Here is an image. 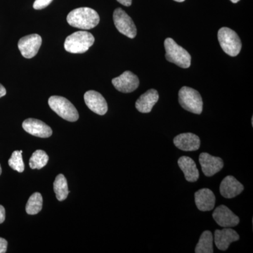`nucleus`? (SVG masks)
<instances>
[{
	"label": "nucleus",
	"mask_w": 253,
	"mask_h": 253,
	"mask_svg": "<svg viewBox=\"0 0 253 253\" xmlns=\"http://www.w3.org/2000/svg\"><path fill=\"white\" fill-rule=\"evenodd\" d=\"M67 21L73 27L89 30L99 24L100 18L95 10L89 7H81L71 11L67 16Z\"/></svg>",
	"instance_id": "f257e3e1"
},
{
	"label": "nucleus",
	"mask_w": 253,
	"mask_h": 253,
	"mask_svg": "<svg viewBox=\"0 0 253 253\" xmlns=\"http://www.w3.org/2000/svg\"><path fill=\"white\" fill-rule=\"evenodd\" d=\"M94 37L86 31H78L68 36L64 43L65 49L72 54L86 52L94 43Z\"/></svg>",
	"instance_id": "f03ea898"
},
{
	"label": "nucleus",
	"mask_w": 253,
	"mask_h": 253,
	"mask_svg": "<svg viewBox=\"0 0 253 253\" xmlns=\"http://www.w3.org/2000/svg\"><path fill=\"white\" fill-rule=\"evenodd\" d=\"M166 58L169 62L177 65L179 67L188 68L191 66V56L182 46L178 45L172 38L165 41Z\"/></svg>",
	"instance_id": "7ed1b4c3"
},
{
	"label": "nucleus",
	"mask_w": 253,
	"mask_h": 253,
	"mask_svg": "<svg viewBox=\"0 0 253 253\" xmlns=\"http://www.w3.org/2000/svg\"><path fill=\"white\" fill-rule=\"evenodd\" d=\"M179 103L189 112L200 115L203 111L202 97L199 91L189 86H183L179 91Z\"/></svg>",
	"instance_id": "20e7f679"
},
{
	"label": "nucleus",
	"mask_w": 253,
	"mask_h": 253,
	"mask_svg": "<svg viewBox=\"0 0 253 253\" xmlns=\"http://www.w3.org/2000/svg\"><path fill=\"white\" fill-rule=\"evenodd\" d=\"M49 107L58 116L69 122H76L79 118V113L72 103L66 98L60 96H52L48 101Z\"/></svg>",
	"instance_id": "39448f33"
},
{
	"label": "nucleus",
	"mask_w": 253,
	"mask_h": 253,
	"mask_svg": "<svg viewBox=\"0 0 253 253\" xmlns=\"http://www.w3.org/2000/svg\"><path fill=\"white\" fill-rule=\"evenodd\" d=\"M218 41L221 49L231 56H236L242 48V43L237 33L229 28H221L218 31Z\"/></svg>",
	"instance_id": "423d86ee"
},
{
	"label": "nucleus",
	"mask_w": 253,
	"mask_h": 253,
	"mask_svg": "<svg viewBox=\"0 0 253 253\" xmlns=\"http://www.w3.org/2000/svg\"><path fill=\"white\" fill-rule=\"evenodd\" d=\"M113 21L118 31L129 38H135L136 28L130 16L121 8H118L113 13Z\"/></svg>",
	"instance_id": "0eeeda50"
},
{
	"label": "nucleus",
	"mask_w": 253,
	"mask_h": 253,
	"mask_svg": "<svg viewBox=\"0 0 253 253\" xmlns=\"http://www.w3.org/2000/svg\"><path fill=\"white\" fill-rule=\"evenodd\" d=\"M41 44V36L38 34H32L21 38L18 41V46L23 57L32 59L38 54Z\"/></svg>",
	"instance_id": "6e6552de"
},
{
	"label": "nucleus",
	"mask_w": 253,
	"mask_h": 253,
	"mask_svg": "<svg viewBox=\"0 0 253 253\" xmlns=\"http://www.w3.org/2000/svg\"><path fill=\"white\" fill-rule=\"evenodd\" d=\"M112 84L121 92L130 93L137 89L139 85V80L134 73L126 71L119 77L113 78Z\"/></svg>",
	"instance_id": "1a4fd4ad"
},
{
	"label": "nucleus",
	"mask_w": 253,
	"mask_h": 253,
	"mask_svg": "<svg viewBox=\"0 0 253 253\" xmlns=\"http://www.w3.org/2000/svg\"><path fill=\"white\" fill-rule=\"evenodd\" d=\"M213 219L218 225L224 228H231L239 224L240 219L229 208L221 205L212 213Z\"/></svg>",
	"instance_id": "9d476101"
},
{
	"label": "nucleus",
	"mask_w": 253,
	"mask_h": 253,
	"mask_svg": "<svg viewBox=\"0 0 253 253\" xmlns=\"http://www.w3.org/2000/svg\"><path fill=\"white\" fill-rule=\"evenodd\" d=\"M23 128L26 132L37 137L48 138L52 135V129L42 121L28 118L23 121Z\"/></svg>",
	"instance_id": "9b49d317"
},
{
	"label": "nucleus",
	"mask_w": 253,
	"mask_h": 253,
	"mask_svg": "<svg viewBox=\"0 0 253 253\" xmlns=\"http://www.w3.org/2000/svg\"><path fill=\"white\" fill-rule=\"evenodd\" d=\"M84 101L87 107L93 112L100 116H104L108 111V104L106 99L98 91L89 90L84 96Z\"/></svg>",
	"instance_id": "f8f14e48"
},
{
	"label": "nucleus",
	"mask_w": 253,
	"mask_h": 253,
	"mask_svg": "<svg viewBox=\"0 0 253 253\" xmlns=\"http://www.w3.org/2000/svg\"><path fill=\"white\" fill-rule=\"evenodd\" d=\"M199 163L203 172L208 177L217 174L224 167V163L221 158L214 157L208 153H202L200 155Z\"/></svg>",
	"instance_id": "ddd939ff"
},
{
	"label": "nucleus",
	"mask_w": 253,
	"mask_h": 253,
	"mask_svg": "<svg viewBox=\"0 0 253 253\" xmlns=\"http://www.w3.org/2000/svg\"><path fill=\"white\" fill-rule=\"evenodd\" d=\"M239 234L231 228H224L222 230L217 229L214 231V243L219 251H226L231 243L239 241Z\"/></svg>",
	"instance_id": "4468645a"
},
{
	"label": "nucleus",
	"mask_w": 253,
	"mask_h": 253,
	"mask_svg": "<svg viewBox=\"0 0 253 253\" xmlns=\"http://www.w3.org/2000/svg\"><path fill=\"white\" fill-rule=\"evenodd\" d=\"M173 141L177 149L184 151H197L201 146L199 136L193 133H182L176 136Z\"/></svg>",
	"instance_id": "2eb2a0df"
},
{
	"label": "nucleus",
	"mask_w": 253,
	"mask_h": 253,
	"mask_svg": "<svg viewBox=\"0 0 253 253\" xmlns=\"http://www.w3.org/2000/svg\"><path fill=\"white\" fill-rule=\"evenodd\" d=\"M244 186L234 176H227L221 181L219 191L226 199H233L244 191Z\"/></svg>",
	"instance_id": "dca6fc26"
},
{
	"label": "nucleus",
	"mask_w": 253,
	"mask_h": 253,
	"mask_svg": "<svg viewBox=\"0 0 253 253\" xmlns=\"http://www.w3.org/2000/svg\"><path fill=\"white\" fill-rule=\"evenodd\" d=\"M216 198L211 189L205 188L195 193V203L200 211L208 212L215 206Z\"/></svg>",
	"instance_id": "f3484780"
},
{
	"label": "nucleus",
	"mask_w": 253,
	"mask_h": 253,
	"mask_svg": "<svg viewBox=\"0 0 253 253\" xmlns=\"http://www.w3.org/2000/svg\"><path fill=\"white\" fill-rule=\"evenodd\" d=\"M159 99V94L154 89H149L141 95L136 101L135 106L138 111L143 113H150Z\"/></svg>",
	"instance_id": "a211bd4d"
},
{
	"label": "nucleus",
	"mask_w": 253,
	"mask_h": 253,
	"mask_svg": "<svg viewBox=\"0 0 253 253\" xmlns=\"http://www.w3.org/2000/svg\"><path fill=\"white\" fill-rule=\"evenodd\" d=\"M178 165L182 172L186 181L189 182H196L199 178V171L192 158L188 156H182L178 160Z\"/></svg>",
	"instance_id": "6ab92c4d"
},
{
	"label": "nucleus",
	"mask_w": 253,
	"mask_h": 253,
	"mask_svg": "<svg viewBox=\"0 0 253 253\" xmlns=\"http://www.w3.org/2000/svg\"><path fill=\"white\" fill-rule=\"evenodd\" d=\"M213 236L211 231H205L200 237L199 243L195 249L196 253H212Z\"/></svg>",
	"instance_id": "aec40b11"
},
{
	"label": "nucleus",
	"mask_w": 253,
	"mask_h": 253,
	"mask_svg": "<svg viewBox=\"0 0 253 253\" xmlns=\"http://www.w3.org/2000/svg\"><path fill=\"white\" fill-rule=\"evenodd\" d=\"M54 191L58 201H63L67 199L69 190L66 177L62 174L56 176L54 182Z\"/></svg>",
	"instance_id": "412c9836"
},
{
	"label": "nucleus",
	"mask_w": 253,
	"mask_h": 253,
	"mask_svg": "<svg viewBox=\"0 0 253 253\" xmlns=\"http://www.w3.org/2000/svg\"><path fill=\"white\" fill-rule=\"evenodd\" d=\"M49 156L45 151L37 150L30 158L29 165L31 169H41L47 164Z\"/></svg>",
	"instance_id": "4be33fe9"
},
{
	"label": "nucleus",
	"mask_w": 253,
	"mask_h": 253,
	"mask_svg": "<svg viewBox=\"0 0 253 253\" xmlns=\"http://www.w3.org/2000/svg\"><path fill=\"white\" fill-rule=\"evenodd\" d=\"M42 196L40 193H34L28 199L26 206V211L28 214H38L42 209Z\"/></svg>",
	"instance_id": "5701e85b"
},
{
	"label": "nucleus",
	"mask_w": 253,
	"mask_h": 253,
	"mask_svg": "<svg viewBox=\"0 0 253 253\" xmlns=\"http://www.w3.org/2000/svg\"><path fill=\"white\" fill-rule=\"evenodd\" d=\"M22 151H15L11 154L8 163L10 168L18 172H23L25 169V165L23 161Z\"/></svg>",
	"instance_id": "b1692460"
},
{
	"label": "nucleus",
	"mask_w": 253,
	"mask_h": 253,
	"mask_svg": "<svg viewBox=\"0 0 253 253\" xmlns=\"http://www.w3.org/2000/svg\"><path fill=\"white\" fill-rule=\"evenodd\" d=\"M53 0H36L33 4V8L36 10L44 9L51 4Z\"/></svg>",
	"instance_id": "393cba45"
},
{
	"label": "nucleus",
	"mask_w": 253,
	"mask_h": 253,
	"mask_svg": "<svg viewBox=\"0 0 253 253\" xmlns=\"http://www.w3.org/2000/svg\"><path fill=\"white\" fill-rule=\"evenodd\" d=\"M8 243L3 238H0V253H4L7 250Z\"/></svg>",
	"instance_id": "a878e982"
},
{
	"label": "nucleus",
	"mask_w": 253,
	"mask_h": 253,
	"mask_svg": "<svg viewBox=\"0 0 253 253\" xmlns=\"http://www.w3.org/2000/svg\"><path fill=\"white\" fill-rule=\"evenodd\" d=\"M5 220V209L0 205V224H2Z\"/></svg>",
	"instance_id": "bb28decb"
},
{
	"label": "nucleus",
	"mask_w": 253,
	"mask_h": 253,
	"mask_svg": "<svg viewBox=\"0 0 253 253\" xmlns=\"http://www.w3.org/2000/svg\"><path fill=\"white\" fill-rule=\"evenodd\" d=\"M117 1L126 6H131V2H132V0H117Z\"/></svg>",
	"instance_id": "cd10ccee"
},
{
	"label": "nucleus",
	"mask_w": 253,
	"mask_h": 253,
	"mask_svg": "<svg viewBox=\"0 0 253 253\" xmlns=\"http://www.w3.org/2000/svg\"><path fill=\"white\" fill-rule=\"evenodd\" d=\"M6 94V90L2 84H0V98L5 96Z\"/></svg>",
	"instance_id": "c85d7f7f"
},
{
	"label": "nucleus",
	"mask_w": 253,
	"mask_h": 253,
	"mask_svg": "<svg viewBox=\"0 0 253 253\" xmlns=\"http://www.w3.org/2000/svg\"><path fill=\"white\" fill-rule=\"evenodd\" d=\"M240 0H231V1H232L233 3H237Z\"/></svg>",
	"instance_id": "c756f323"
},
{
	"label": "nucleus",
	"mask_w": 253,
	"mask_h": 253,
	"mask_svg": "<svg viewBox=\"0 0 253 253\" xmlns=\"http://www.w3.org/2000/svg\"><path fill=\"white\" fill-rule=\"evenodd\" d=\"M174 1H177V2H182V1H184L185 0H174Z\"/></svg>",
	"instance_id": "7c9ffc66"
},
{
	"label": "nucleus",
	"mask_w": 253,
	"mask_h": 253,
	"mask_svg": "<svg viewBox=\"0 0 253 253\" xmlns=\"http://www.w3.org/2000/svg\"><path fill=\"white\" fill-rule=\"evenodd\" d=\"M1 172H2V169H1V165H0V175H1Z\"/></svg>",
	"instance_id": "2f4dec72"
}]
</instances>
